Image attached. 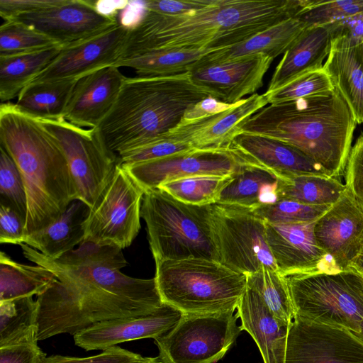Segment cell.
<instances>
[{"label":"cell","mask_w":363,"mask_h":363,"mask_svg":"<svg viewBox=\"0 0 363 363\" xmlns=\"http://www.w3.org/2000/svg\"><path fill=\"white\" fill-rule=\"evenodd\" d=\"M26 258L55 279L36 299L38 340L74 335L97 323L148 314L163 302L155 278H133L104 267L68 266L19 245Z\"/></svg>","instance_id":"1"},{"label":"cell","mask_w":363,"mask_h":363,"mask_svg":"<svg viewBox=\"0 0 363 363\" xmlns=\"http://www.w3.org/2000/svg\"><path fill=\"white\" fill-rule=\"evenodd\" d=\"M311 3V0H212L202 9L177 16L159 14L145 8L141 18L129 28L116 63L156 50L230 48L284 20L301 16Z\"/></svg>","instance_id":"2"},{"label":"cell","mask_w":363,"mask_h":363,"mask_svg":"<svg viewBox=\"0 0 363 363\" xmlns=\"http://www.w3.org/2000/svg\"><path fill=\"white\" fill-rule=\"evenodd\" d=\"M355 118L335 87L330 93L270 104L254 113L240 132L274 138L300 150L330 177L343 174Z\"/></svg>","instance_id":"3"},{"label":"cell","mask_w":363,"mask_h":363,"mask_svg":"<svg viewBox=\"0 0 363 363\" xmlns=\"http://www.w3.org/2000/svg\"><path fill=\"white\" fill-rule=\"evenodd\" d=\"M1 147L16 164L27 196L26 237L47 227L77 200L65 155L36 118L11 103L0 106Z\"/></svg>","instance_id":"4"},{"label":"cell","mask_w":363,"mask_h":363,"mask_svg":"<svg viewBox=\"0 0 363 363\" xmlns=\"http://www.w3.org/2000/svg\"><path fill=\"white\" fill-rule=\"evenodd\" d=\"M208 97L218 99L211 89L195 84L189 72L127 77L111 111L96 128L108 150L118 157L164 135L189 106Z\"/></svg>","instance_id":"5"},{"label":"cell","mask_w":363,"mask_h":363,"mask_svg":"<svg viewBox=\"0 0 363 363\" xmlns=\"http://www.w3.org/2000/svg\"><path fill=\"white\" fill-rule=\"evenodd\" d=\"M157 287L163 303L184 314L235 311L247 289V276L208 259H155Z\"/></svg>","instance_id":"6"},{"label":"cell","mask_w":363,"mask_h":363,"mask_svg":"<svg viewBox=\"0 0 363 363\" xmlns=\"http://www.w3.org/2000/svg\"><path fill=\"white\" fill-rule=\"evenodd\" d=\"M208 212V205L184 203L159 188L145 191L140 214L146 223L155 260L202 258L218 261Z\"/></svg>","instance_id":"7"},{"label":"cell","mask_w":363,"mask_h":363,"mask_svg":"<svg viewBox=\"0 0 363 363\" xmlns=\"http://www.w3.org/2000/svg\"><path fill=\"white\" fill-rule=\"evenodd\" d=\"M285 277L296 315L359 332L363 322V277L359 273L348 269Z\"/></svg>","instance_id":"8"},{"label":"cell","mask_w":363,"mask_h":363,"mask_svg":"<svg viewBox=\"0 0 363 363\" xmlns=\"http://www.w3.org/2000/svg\"><path fill=\"white\" fill-rule=\"evenodd\" d=\"M208 221L219 262L246 276L262 267L277 270L265 222L253 210L216 203L208 205Z\"/></svg>","instance_id":"9"},{"label":"cell","mask_w":363,"mask_h":363,"mask_svg":"<svg viewBox=\"0 0 363 363\" xmlns=\"http://www.w3.org/2000/svg\"><path fill=\"white\" fill-rule=\"evenodd\" d=\"M234 311L184 314L169 332L155 340L161 363H216L242 330Z\"/></svg>","instance_id":"10"},{"label":"cell","mask_w":363,"mask_h":363,"mask_svg":"<svg viewBox=\"0 0 363 363\" xmlns=\"http://www.w3.org/2000/svg\"><path fill=\"white\" fill-rule=\"evenodd\" d=\"M144 190L120 163L84 223V239L99 244L129 247L140 229Z\"/></svg>","instance_id":"11"},{"label":"cell","mask_w":363,"mask_h":363,"mask_svg":"<svg viewBox=\"0 0 363 363\" xmlns=\"http://www.w3.org/2000/svg\"><path fill=\"white\" fill-rule=\"evenodd\" d=\"M55 138L67 159L77 200L92 207L110 180L118 157L106 147L96 128L84 129L66 119H38Z\"/></svg>","instance_id":"12"},{"label":"cell","mask_w":363,"mask_h":363,"mask_svg":"<svg viewBox=\"0 0 363 363\" xmlns=\"http://www.w3.org/2000/svg\"><path fill=\"white\" fill-rule=\"evenodd\" d=\"M285 363H363V341L352 332L295 315Z\"/></svg>","instance_id":"13"},{"label":"cell","mask_w":363,"mask_h":363,"mask_svg":"<svg viewBox=\"0 0 363 363\" xmlns=\"http://www.w3.org/2000/svg\"><path fill=\"white\" fill-rule=\"evenodd\" d=\"M9 20L32 27L62 48L85 40L118 23L116 15L103 13L96 1L90 0H60L54 6Z\"/></svg>","instance_id":"14"},{"label":"cell","mask_w":363,"mask_h":363,"mask_svg":"<svg viewBox=\"0 0 363 363\" xmlns=\"http://www.w3.org/2000/svg\"><path fill=\"white\" fill-rule=\"evenodd\" d=\"M243 163L229 149L194 150L147 162L124 167L144 191L160 184L194 176L232 175Z\"/></svg>","instance_id":"15"},{"label":"cell","mask_w":363,"mask_h":363,"mask_svg":"<svg viewBox=\"0 0 363 363\" xmlns=\"http://www.w3.org/2000/svg\"><path fill=\"white\" fill-rule=\"evenodd\" d=\"M128 30L118 23L90 38L62 48L58 55L32 82L79 79L113 66L121 55Z\"/></svg>","instance_id":"16"},{"label":"cell","mask_w":363,"mask_h":363,"mask_svg":"<svg viewBox=\"0 0 363 363\" xmlns=\"http://www.w3.org/2000/svg\"><path fill=\"white\" fill-rule=\"evenodd\" d=\"M315 223L265 222L267 243L277 270L283 276L340 271L318 245L314 235Z\"/></svg>","instance_id":"17"},{"label":"cell","mask_w":363,"mask_h":363,"mask_svg":"<svg viewBox=\"0 0 363 363\" xmlns=\"http://www.w3.org/2000/svg\"><path fill=\"white\" fill-rule=\"evenodd\" d=\"M314 235L337 269H348L363 241V204L346 188L315 221Z\"/></svg>","instance_id":"18"},{"label":"cell","mask_w":363,"mask_h":363,"mask_svg":"<svg viewBox=\"0 0 363 363\" xmlns=\"http://www.w3.org/2000/svg\"><path fill=\"white\" fill-rule=\"evenodd\" d=\"M273 60L263 54L220 62L200 60L189 73L195 84L211 89L220 101L233 104L256 94Z\"/></svg>","instance_id":"19"},{"label":"cell","mask_w":363,"mask_h":363,"mask_svg":"<svg viewBox=\"0 0 363 363\" xmlns=\"http://www.w3.org/2000/svg\"><path fill=\"white\" fill-rule=\"evenodd\" d=\"M183 313L162 303L152 312L97 323L73 335L74 344L86 350H104L117 345L163 335L180 320Z\"/></svg>","instance_id":"20"},{"label":"cell","mask_w":363,"mask_h":363,"mask_svg":"<svg viewBox=\"0 0 363 363\" xmlns=\"http://www.w3.org/2000/svg\"><path fill=\"white\" fill-rule=\"evenodd\" d=\"M228 149L245 162L262 167L278 178L298 175L329 177L300 150L278 140L240 132Z\"/></svg>","instance_id":"21"},{"label":"cell","mask_w":363,"mask_h":363,"mask_svg":"<svg viewBox=\"0 0 363 363\" xmlns=\"http://www.w3.org/2000/svg\"><path fill=\"white\" fill-rule=\"evenodd\" d=\"M126 78L115 66L81 77L72 93L65 118L81 128H97L113 107Z\"/></svg>","instance_id":"22"},{"label":"cell","mask_w":363,"mask_h":363,"mask_svg":"<svg viewBox=\"0 0 363 363\" xmlns=\"http://www.w3.org/2000/svg\"><path fill=\"white\" fill-rule=\"evenodd\" d=\"M268 104L265 94H252L230 109L186 125H177L167 136L190 143L195 150H228L243 123Z\"/></svg>","instance_id":"23"},{"label":"cell","mask_w":363,"mask_h":363,"mask_svg":"<svg viewBox=\"0 0 363 363\" xmlns=\"http://www.w3.org/2000/svg\"><path fill=\"white\" fill-rule=\"evenodd\" d=\"M242 330L256 342L264 363H285L290 323L278 319L259 295L247 286L238 307Z\"/></svg>","instance_id":"24"},{"label":"cell","mask_w":363,"mask_h":363,"mask_svg":"<svg viewBox=\"0 0 363 363\" xmlns=\"http://www.w3.org/2000/svg\"><path fill=\"white\" fill-rule=\"evenodd\" d=\"M332 40L328 25L306 28L283 55L266 92L274 91L306 72L323 68Z\"/></svg>","instance_id":"25"},{"label":"cell","mask_w":363,"mask_h":363,"mask_svg":"<svg viewBox=\"0 0 363 363\" xmlns=\"http://www.w3.org/2000/svg\"><path fill=\"white\" fill-rule=\"evenodd\" d=\"M335 86L349 105L357 123H363V60L359 45L333 38L323 64Z\"/></svg>","instance_id":"26"},{"label":"cell","mask_w":363,"mask_h":363,"mask_svg":"<svg viewBox=\"0 0 363 363\" xmlns=\"http://www.w3.org/2000/svg\"><path fill=\"white\" fill-rule=\"evenodd\" d=\"M89 210L84 202L73 201L59 218L27 235L23 243L48 258L58 259L84 239V223Z\"/></svg>","instance_id":"27"},{"label":"cell","mask_w":363,"mask_h":363,"mask_svg":"<svg viewBox=\"0 0 363 363\" xmlns=\"http://www.w3.org/2000/svg\"><path fill=\"white\" fill-rule=\"evenodd\" d=\"M231 177L217 203L255 210L279 200V178L262 167L243 162Z\"/></svg>","instance_id":"28"},{"label":"cell","mask_w":363,"mask_h":363,"mask_svg":"<svg viewBox=\"0 0 363 363\" xmlns=\"http://www.w3.org/2000/svg\"><path fill=\"white\" fill-rule=\"evenodd\" d=\"M307 27L300 17L291 18L232 48L212 52L201 60L220 62L257 54L274 59L284 55Z\"/></svg>","instance_id":"29"},{"label":"cell","mask_w":363,"mask_h":363,"mask_svg":"<svg viewBox=\"0 0 363 363\" xmlns=\"http://www.w3.org/2000/svg\"><path fill=\"white\" fill-rule=\"evenodd\" d=\"M77 80L31 82L21 91L15 104L21 112L36 119H63Z\"/></svg>","instance_id":"30"},{"label":"cell","mask_w":363,"mask_h":363,"mask_svg":"<svg viewBox=\"0 0 363 363\" xmlns=\"http://www.w3.org/2000/svg\"><path fill=\"white\" fill-rule=\"evenodd\" d=\"M62 47L56 45L26 54L0 57V100L13 99L42 72L58 55Z\"/></svg>","instance_id":"31"},{"label":"cell","mask_w":363,"mask_h":363,"mask_svg":"<svg viewBox=\"0 0 363 363\" xmlns=\"http://www.w3.org/2000/svg\"><path fill=\"white\" fill-rule=\"evenodd\" d=\"M55 279V275L40 265L21 264L0 253V301L39 296Z\"/></svg>","instance_id":"32"},{"label":"cell","mask_w":363,"mask_h":363,"mask_svg":"<svg viewBox=\"0 0 363 363\" xmlns=\"http://www.w3.org/2000/svg\"><path fill=\"white\" fill-rule=\"evenodd\" d=\"M217 50H168L151 51L119 62L115 67H130L138 77H168L189 72L205 55Z\"/></svg>","instance_id":"33"},{"label":"cell","mask_w":363,"mask_h":363,"mask_svg":"<svg viewBox=\"0 0 363 363\" xmlns=\"http://www.w3.org/2000/svg\"><path fill=\"white\" fill-rule=\"evenodd\" d=\"M346 189L338 179L317 175L279 178V200L312 206H332Z\"/></svg>","instance_id":"34"},{"label":"cell","mask_w":363,"mask_h":363,"mask_svg":"<svg viewBox=\"0 0 363 363\" xmlns=\"http://www.w3.org/2000/svg\"><path fill=\"white\" fill-rule=\"evenodd\" d=\"M37 318L38 303L33 296L0 301V347L38 339Z\"/></svg>","instance_id":"35"},{"label":"cell","mask_w":363,"mask_h":363,"mask_svg":"<svg viewBox=\"0 0 363 363\" xmlns=\"http://www.w3.org/2000/svg\"><path fill=\"white\" fill-rule=\"evenodd\" d=\"M247 286L259 295L278 319L291 323L296 313L286 279L278 270L262 267L247 275Z\"/></svg>","instance_id":"36"},{"label":"cell","mask_w":363,"mask_h":363,"mask_svg":"<svg viewBox=\"0 0 363 363\" xmlns=\"http://www.w3.org/2000/svg\"><path fill=\"white\" fill-rule=\"evenodd\" d=\"M231 176L189 177L164 182L157 188L184 203L206 206L218 202Z\"/></svg>","instance_id":"37"},{"label":"cell","mask_w":363,"mask_h":363,"mask_svg":"<svg viewBox=\"0 0 363 363\" xmlns=\"http://www.w3.org/2000/svg\"><path fill=\"white\" fill-rule=\"evenodd\" d=\"M56 45H59L23 23L6 20L0 26V57L37 52Z\"/></svg>","instance_id":"38"},{"label":"cell","mask_w":363,"mask_h":363,"mask_svg":"<svg viewBox=\"0 0 363 363\" xmlns=\"http://www.w3.org/2000/svg\"><path fill=\"white\" fill-rule=\"evenodd\" d=\"M56 261L68 266L104 267L118 270L127 265L121 247L86 240Z\"/></svg>","instance_id":"39"},{"label":"cell","mask_w":363,"mask_h":363,"mask_svg":"<svg viewBox=\"0 0 363 363\" xmlns=\"http://www.w3.org/2000/svg\"><path fill=\"white\" fill-rule=\"evenodd\" d=\"M335 86L323 68L298 76L281 87L265 92L268 104H277L332 92Z\"/></svg>","instance_id":"40"},{"label":"cell","mask_w":363,"mask_h":363,"mask_svg":"<svg viewBox=\"0 0 363 363\" xmlns=\"http://www.w3.org/2000/svg\"><path fill=\"white\" fill-rule=\"evenodd\" d=\"M331 206H312L290 200H278L253 210L265 222L272 224L309 223L318 220Z\"/></svg>","instance_id":"41"},{"label":"cell","mask_w":363,"mask_h":363,"mask_svg":"<svg viewBox=\"0 0 363 363\" xmlns=\"http://www.w3.org/2000/svg\"><path fill=\"white\" fill-rule=\"evenodd\" d=\"M0 204L27 216V196L21 174L14 160L0 147Z\"/></svg>","instance_id":"42"},{"label":"cell","mask_w":363,"mask_h":363,"mask_svg":"<svg viewBox=\"0 0 363 363\" xmlns=\"http://www.w3.org/2000/svg\"><path fill=\"white\" fill-rule=\"evenodd\" d=\"M363 12V0H312L300 18L308 27L326 26Z\"/></svg>","instance_id":"43"},{"label":"cell","mask_w":363,"mask_h":363,"mask_svg":"<svg viewBox=\"0 0 363 363\" xmlns=\"http://www.w3.org/2000/svg\"><path fill=\"white\" fill-rule=\"evenodd\" d=\"M194 150L190 143L164 135L152 143L120 155L118 160L123 166H131Z\"/></svg>","instance_id":"44"},{"label":"cell","mask_w":363,"mask_h":363,"mask_svg":"<svg viewBox=\"0 0 363 363\" xmlns=\"http://www.w3.org/2000/svg\"><path fill=\"white\" fill-rule=\"evenodd\" d=\"M145 357L119 346H114L103 350L100 354L87 357L51 355L46 357L41 363H139Z\"/></svg>","instance_id":"45"},{"label":"cell","mask_w":363,"mask_h":363,"mask_svg":"<svg viewBox=\"0 0 363 363\" xmlns=\"http://www.w3.org/2000/svg\"><path fill=\"white\" fill-rule=\"evenodd\" d=\"M346 167V188L363 204V133L351 148Z\"/></svg>","instance_id":"46"},{"label":"cell","mask_w":363,"mask_h":363,"mask_svg":"<svg viewBox=\"0 0 363 363\" xmlns=\"http://www.w3.org/2000/svg\"><path fill=\"white\" fill-rule=\"evenodd\" d=\"M38 339L0 347V363H41L47 357L38 345Z\"/></svg>","instance_id":"47"},{"label":"cell","mask_w":363,"mask_h":363,"mask_svg":"<svg viewBox=\"0 0 363 363\" xmlns=\"http://www.w3.org/2000/svg\"><path fill=\"white\" fill-rule=\"evenodd\" d=\"M26 219L13 208L0 204V242L21 245L26 238Z\"/></svg>","instance_id":"48"},{"label":"cell","mask_w":363,"mask_h":363,"mask_svg":"<svg viewBox=\"0 0 363 363\" xmlns=\"http://www.w3.org/2000/svg\"><path fill=\"white\" fill-rule=\"evenodd\" d=\"M237 102L230 104L213 97L206 98L189 106L177 125L194 123L216 114L225 112L235 106Z\"/></svg>","instance_id":"49"},{"label":"cell","mask_w":363,"mask_h":363,"mask_svg":"<svg viewBox=\"0 0 363 363\" xmlns=\"http://www.w3.org/2000/svg\"><path fill=\"white\" fill-rule=\"evenodd\" d=\"M212 0H148L144 1L145 9L159 14L177 16L202 9Z\"/></svg>","instance_id":"50"},{"label":"cell","mask_w":363,"mask_h":363,"mask_svg":"<svg viewBox=\"0 0 363 363\" xmlns=\"http://www.w3.org/2000/svg\"><path fill=\"white\" fill-rule=\"evenodd\" d=\"M335 37L345 38L352 45L363 43V12L328 25Z\"/></svg>","instance_id":"51"},{"label":"cell","mask_w":363,"mask_h":363,"mask_svg":"<svg viewBox=\"0 0 363 363\" xmlns=\"http://www.w3.org/2000/svg\"><path fill=\"white\" fill-rule=\"evenodd\" d=\"M60 0H0V16L5 21L54 6Z\"/></svg>","instance_id":"52"},{"label":"cell","mask_w":363,"mask_h":363,"mask_svg":"<svg viewBox=\"0 0 363 363\" xmlns=\"http://www.w3.org/2000/svg\"><path fill=\"white\" fill-rule=\"evenodd\" d=\"M349 269L354 270L363 277V241L359 252L352 261Z\"/></svg>","instance_id":"53"},{"label":"cell","mask_w":363,"mask_h":363,"mask_svg":"<svg viewBox=\"0 0 363 363\" xmlns=\"http://www.w3.org/2000/svg\"><path fill=\"white\" fill-rule=\"evenodd\" d=\"M139 363H161V362L159 360L158 357H145V359Z\"/></svg>","instance_id":"54"},{"label":"cell","mask_w":363,"mask_h":363,"mask_svg":"<svg viewBox=\"0 0 363 363\" xmlns=\"http://www.w3.org/2000/svg\"><path fill=\"white\" fill-rule=\"evenodd\" d=\"M354 334L363 341V322L361 324L359 332Z\"/></svg>","instance_id":"55"},{"label":"cell","mask_w":363,"mask_h":363,"mask_svg":"<svg viewBox=\"0 0 363 363\" xmlns=\"http://www.w3.org/2000/svg\"><path fill=\"white\" fill-rule=\"evenodd\" d=\"M359 47H360V50H361V52H362V60H363V43L359 45Z\"/></svg>","instance_id":"56"}]
</instances>
